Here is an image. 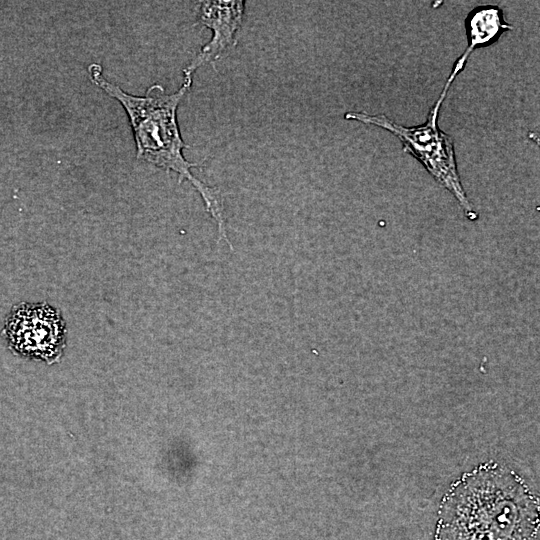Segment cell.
Segmentation results:
<instances>
[{
	"instance_id": "cell-6",
	"label": "cell",
	"mask_w": 540,
	"mask_h": 540,
	"mask_svg": "<svg viewBox=\"0 0 540 540\" xmlns=\"http://www.w3.org/2000/svg\"><path fill=\"white\" fill-rule=\"evenodd\" d=\"M464 25L468 42L465 51L470 54L477 48L490 46L504 32L513 29L505 22L502 9L495 5L475 7L468 13Z\"/></svg>"
},
{
	"instance_id": "cell-1",
	"label": "cell",
	"mask_w": 540,
	"mask_h": 540,
	"mask_svg": "<svg viewBox=\"0 0 540 540\" xmlns=\"http://www.w3.org/2000/svg\"><path fill=\"white\" fill-rule=\"evenodd\" d=\"M539 500L497 462L464 473L444 494L435 540H539Z\"/></svg>"
},
{
	"instance_id": "cell-3",
	"label": "cell",
	"mask_w": 540,
	"mask_h": 540,
	"mask_svg": "<svg viewBox=\"0 0 540 540\" xmlns=\"http://www.w3.org/2000/svg\"><path fill=\"white\" fill-rule=\"evenodd\" d=\"M459 73L457 69L452 68L441 94L429 111L426 122L421 125L405 127L395 123L386 115L366 112H347L345 119L377 126L397 137L403 145L404 152L417 159L433 179L456 199L466 217L475 221L478 214L462 185L454 142L438 124L440 108Z\"/></svg>"
},
{
	"instance_id": "cell-5",
	"label": "cell",
	"mask_w": 540,
	"mask_h": 540,
	"mask_svg": "<svg viewBox=\"0 0 540 540\" xmlns=\"http://www.w3.org/2000/svg\"><path fill=\"white\" fill-rule=\"evenodd\" d=\"M197 24L212 31L211 39L183 70L184 79H193L195 71L206 63H214L237 44L236 33L243 21L244 1H201Z\"/></svg>"
},
{
	"instance_id": "cell-4",
	"label": "cell",
	"mask_w": 540,
	"mask_h": 540,
	"mask_svg": "<svg viewBox=\"0 0 540 540\" xmlns=\"http://www.w3.org/2000/svg\"><path fill=\"white\" fill-rule=\"evenodd\" d=\"M1 333L13 354L48 365L61 360L67 345V327L62 313L45 302L14 305Z\"/></svg>"
},
{
	"instance_id": "cell-2",
	"label": "cell",
	"mask_w": 540,
	"mask_h": 540,
	"mask_svg": "<svg viewBox=\"0 0 540 540\" xmlns=\"http://www.w3.org/2000/svg\"><path fill=\"white\" fill-rule=\"evenodd\" d=\"M92 83L117 100L124 108L136 145V158L166 172L173 171L181 183L187 180L200 194L207 212L217 224L219 240L224 239L232 249L226 233L223 204L219 190L196 178L191 169L199 166L188 161L183 154L184 143L177 120L179 104L192 85V79H183L174 93H167L160 84L151 85L142 96L129 94L104 77L103 67L91 63L87 67Z\"/></svg>"
}]
</instances>
